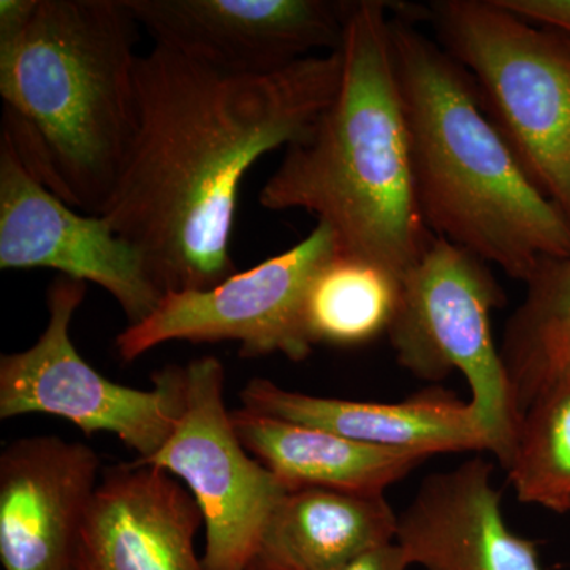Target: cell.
I'll use <instances>...</instances> for the list:
<instances>
[{"instance_id":"1","label":"cell","mask_w":570,"mask_h":570,"mask_svg":"<svg viewBox=\"0 0 570 570\" xmlns=\"http://www.w3.org/2000/svg\"><path fill=\"white\" fill-rule=\"evenodd\" d=\"M343 52L268 75L227 73L154 45L135 66L137 134L100 216L168 292L232 275L239 187L266 153L302 140L335 99Z\"/></svg>"},{"instance_id":"2","label":"cell","mask_w":570,"mask_h":570,"mask_svg":"<svg viewBox=\"0 0 570 570\" xmlns=\"http://www.w3.org/2000/svg\"><path fill=\"white\" fill-rule=\"evenodd\" d=\"M392 6L358 0L347 18L335 99L258 194L272 212L302 209L335 232L337 249L400 276L433 243L415 190L411 140L390 33Z\"/></svg>"},{"instance_id":"3","label":"cell","mask_w":570,"mask_h":570,"mask_svg":"<svg viewBox=\"0 0 570 570\" xmlns=\"http://www.w3.org/2000/svg\"><path fill=\"white\" fill-rule=\"evenodd\" d=\"M127 0H39L20 40L0 47L2 130L71 208L100 216L137 134Z\"/></svg>"},{"instance_id":"4","label":"cell","mask_w":570,"mask_h":570,"mask_svg":"<svg viewBox=\"0 0 570 570\" xmlns=\"http://www.w3.org/2000/svg\"><path fill=\"white\" fill-rule=\"evenodd\" d=\"M411 21L393 14L390 33L423 219L527 283L540 258L570 253V220L532 181L474 78Z\"/></svg>"},{"instance_id":"5","label":"cell","mask_w":570,"mask_h":570,"mask_svg":"<svg viewBox=\"0 0 570 570\" xmlns=\"http://www.w3.org/2000/svg\"><path fill=\"white\" fill-rule=\"evenodd\" d=\"M425 14L532 181L570 220L569 37L499 0H439Z\"/></svg>"},{"instance_id":"6","label":"cell","mask_w":570,"mask_h":570,"mask_svg":"<svg viewBox=\"0 0 570 570\" xmlns=\"http://www.w3.org/2000/svg\"><path fill=\"white\" fill-rule=\"evenodd\" d=\"M504 303V291L487 262L434 236L417 264L404 273L387 335L396 362L415 377L441 381L453 371L466 377L490 452L508 468L520 415L490 321Z\"/></svg>"},{"instance_id":"7","label":"cell","mask_w":570,"mask_h":570,"mask_svg":"<svg viewBox=\"0 0 570 570\" xmlns=\"http://www.w3.org/2000/svg\"><path fill=\"white\" fill-rule=\"evenodd\" d=\"M88 285L59 276L47 292V328L33 346L0 356V419L45 414L66 419L82 433L115 434L146 460L170 434L183 407V366L153 374L151 390L116 384L75 347L70 328Z\"/></svg>"},{"instance_id":"8","label":"cell","mask_w":570,"mask_h":570,"mask_svg":"<svg viewBox=\"0 0 570 570\" xmlns=\"http://www.w3.org/2000/svg\"><path fill=\"white\" fill-rule=\"evenodd\" d=\"M183 407L174 433L142 464L184 483L204 515L206 570H249L283 485L254 459L225 404V367L213 355L183 366Z\"/></svg>"},{"instance_id":"9","label":"cell","mask_w":570,"mask_h":570,"mask_svg":"<svg viewBox=\"0 0 570 570\" xmlns=\"http://www.w3.org/2000/svg\"><path fill=\"white\" fill-rule=\"evenodd\" d=\"M336 253L335 232L318 223L298 245L216 287L168 292L151 316L119 333L116 351L132 362L170 341H236L249 358L283 354L302 362L313 351L303 326L307 287Z\"/></svg>"},{"instance_id":"10","label":"cell","mask_w":570,"mask_h":570,"mask_svg":"<svg viewBox=\"0 0 570 570\" xmlns=\"http://www.w3.org/2000/svg\"><path fill=\"white\" fill-rule=\"evenodd\" d=\"M0 268H51L92 283L121 306L129 325L140 324L165 292L145 255L91 216L52 194L22 163L9 135H0Z\"/></svg>"},{"instance_id":"11","label":"cell","mask_w":570,"mask_h":570,"mask_svg":"<svg viewBox=\"0 0 570 570\" xmlns=\"http://www.w3.org/2000/svg\"><path fill=\"white\" fill-rule=\"evenodd\" d=\"M154 45L235 75H268L343 48L354 2L127 0Z\"/></svg>"},{"instance_id":"12","label":"cell","mask_w":570,"mask_h":570,"mask_svg":"<svg viewBox=\"0 0 570 570\" xmlns=\"http://www.w3.org/2000/svg\"><path fill=\"white\" fill-rule=\"evenodd\" d=\"M96 450L59 436L22 438L0 455L3 570H73L100 478Z\"/></svg>"},{"instance_id":"13","label":"cell","mask_w":570,"mask_h":570,"mask_svg":"<svg viewBox=\"0 0 570 570\" xmlns=\"http://www.w3.org/2000/svg\"><path fill=\"white\" fill-rule=\"evenodd\" d=\"M200 508L178 479L132 463L104 469L73 570H206L195 550Z\"/></svg>"},{"instance_id":"14","label":"cell","mask_w":570,"mask_h":570,"mask_svg":"<svg viewBox=\"0 0 570 570\" xmlns=\"http://www.w3.org/2000/svg\"><path fill=\"white\" fill-rule=\"evenodd\" d=\"M483 459L423 480L397 515L395 542L426 570H543L531 540L513 534Z\"/></svg>"},{"instance_id":"15","label":"cell","mask_w":570,"mask_h":570,"mask_svg":"<svg viewBox=\"0 0 570 570\" xmlns=\"http://www.w3.org/2000/svg\"><path fill=\"white\" fill-rule=\"evenodd\" d=\"M242 401L243 407L269 417L426 459L438 453L490 450L485 428L472 404L441 390L401 403H366L291 392L258 377L243 389Z\"/></svg>"},{"instance_id":"16","label":"cell","mask_w":570,"mask_h":570,"mask_svg":"<svg viewBox=\"0 0 570 570\" xmlns=\"http://www.w3.org/2000/svg\"><path fill=\"white\" fill-rule=\"evenodd\" d=\"M247 452L288 491L318 489L384 497L426 456L362 444L332 431L242 407L232 411Z\"/></svg>"},{"instance_id":"17","label":"cell","mask_w":570,"mask_h":570,"mask_svg":"<svg viewBox=\"0 0 570 570\" xmlns=\"http://www.w3.org/2000/svg\"><path fill=\"white\" fill-rule=\"evenodd\" d=\"M397 515L384 497L287 491L266 523L255 561L265 570H341L395 542Z\"/></svg>"},{"instance_id":"18","label":"cell","mask_w":570,"mask_h":570,"mask_svg":"<svg viewBox=\"0 0 570 570\" xmlns=\"http://www.w3.org/2000/svg\"><path fill=\"white\" fill-rule=\"evenodd\" d=\"M499 348L520 419L570 365V253L540 258Z\"/></svg>"},{"instance_id":"19","label":"cell","mask_w":570,"mask_h":570,"mask_svg":"<svg viewBox=\"0 0 570 570\" xmlns=\"http://www.w3.org/2000/svg\"><path fill=\"white\" fill-rule=\"evenodd\" d=\"M403 276L387 266L337 253L307 287L303 326L311 346L354 347L389 333L400 306Z\"/></svg>"},{"instance_id":"20","label":"cell","mask_w":570,"mask_h":570,"mask_svg":"<svg viewBox=\"0 0 570 570\" xmlns=\"http://www.w3.org/2000/svg\"><path fill=\"white\" fill-rule=\"evenodd\" d=\"M505 469L520 501L570 512V365L521 415Z\"/></svg>"},{"instance_id":"21","label":"cell","mask_w":570,"mask_h":570,"mask_svg":"<svg viewBox=\"0 0 570 570\" xmlns=\"http://www.w3.org/2000/svg\"><path fill=\"white\" fill-rule=\"evenodd\" d=\"M505 9L570 39V0H499Z\"/></svg>"},{"instance_id":"22","label":"cell","mask_w":570,"mask_h":570,"mask_svg":"<svg viewBox=\"0 0 570 570\" xmlns=\"http://www.w3.org/2000/svg\"><path fill=\"white\" fill-rule=\"evenodd\" d=\"M39 0H2L0 2V47L20 40L31 22Z\"/></svg>"},{"instance_id":"23","label":"cell","mask_w":570,"mask_h":570,"mask_svg":"<svg viewBox=\"0 0 570 570\" xmlns=\"http://www.w3.org/2000/svg\"><path fill=\"white\" fill-rule=\"evenodd\" d=\"M411 562L396 542L367 551L341 570H407Z\"/></svg>"},{"instance_id":"24","label":"cell","mask_w":570,"mask_h":570,"mask_svg":"<svg viewBox=\"0 0 570 570\" xmlns=\"http://www.w3.org/2000/svg\"><path fill=\"white\" fill-rule=\"evenodd\" d=\"M249 570H265L264 568H262V566H258L257 562H254L253 566H250V569Z\"/></svg>"}]
</instances>
